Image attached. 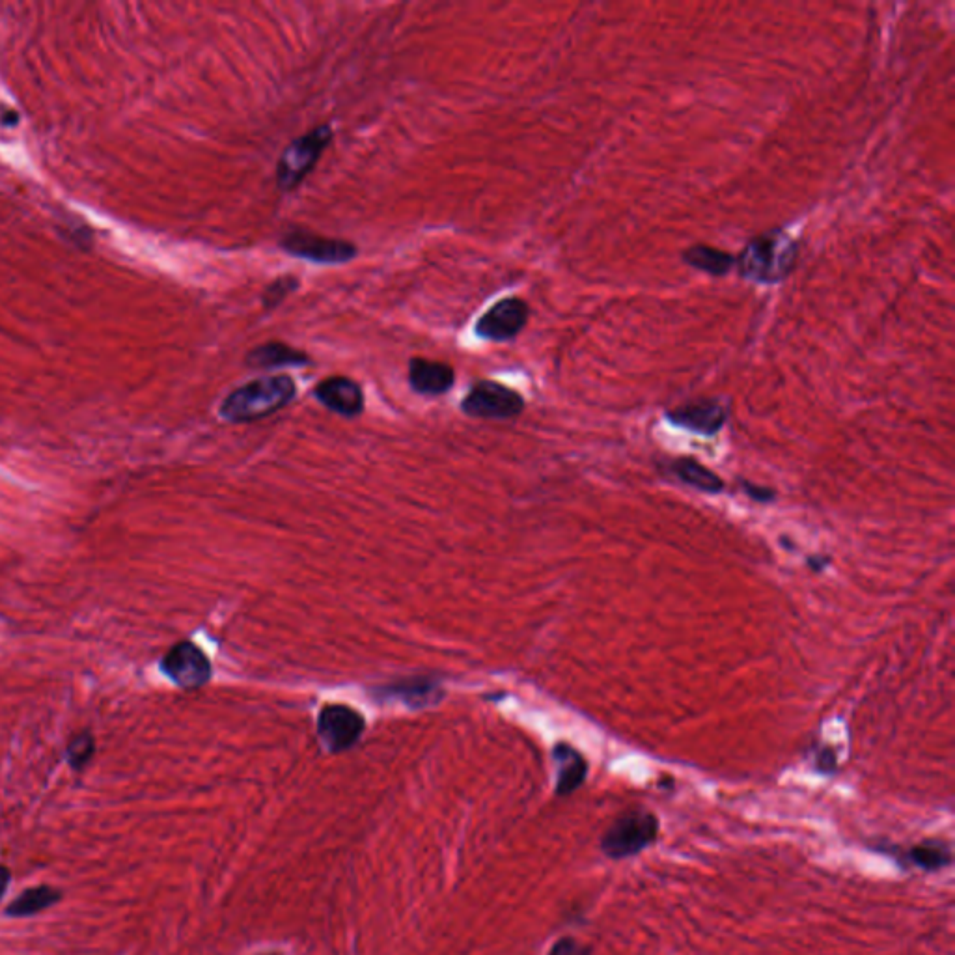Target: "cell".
Wrapping results in <instances>:
<instances>
[{"instance_id":"30bf717a","label":"cell","mask_w":955,"mask_h":955,"mask_svg":"<svg viewBox=\"0 0 955 955\" xmlns=\"http://www.w3.org/2000/svg\"><path fill=\"white\" fill-rule=\"evenodd\" d=\"M666 420L676 428L693 431L704 437H713L724 428L728 420V411L719 400L702 398V400L683 403L676 409L668 411Z\"/></svg>"},{"instance_id":"5b68a950","label":"cell","mask_w":955,"mask_h":955,"mask_svg":"<svg viewBox=\"0 0 955 955\" xmlns=\"http://www.w3.org/2000/svg\"><path fill=\"white\" fill-rule=\"evenodd\" d=\"M280 249L288 252L293 258H301L306 262L319 265H342L357 258V247L346 239L318 236L310 230L291 228L282 239Z\"/></svg>"},{"instance_id":"9c48e42d","label":"cell","mask_w":955,"mask_h":955,"mask_svg":"<svg viewBox=\"0 0 955 955\" xmlns=\"http://www.w3.org/2000/svg\"><path fill=\"white\" fill-rule=\"evenodd\" d=\"M364 728V717L353 707L331 704L319 711V739L331 752H344L353 747L359 741Z\"/></svg>"},{"instance_id":"52a82bcc","label":"cell","mask_w":955,"mask_h":955,"mask_svg":"<svg viewBox=\"0 0 955 955\" xmlns=\"http://www.w3.org/2000/svg\"><path fill=\"white\" fill-rule=\"evenodd\" d=\"M161 670L172 683L187 691L204 687L213 674L208 655L189 640H181L165 653Z\"/></svg>"},{"instance_id":"8fae6325","label":"cell","mask_w":955,"mask_h":955,"mask_svg":"<svg viewBox=\"0 0 955 955\" xmlns=\"http://www.w3.org/2000/svg\"><path fill=\"white\" fill-rule=\"evenodd\" d=\"M314 396L321 405L331 409L336 415L353 418L364 411V392L357 381L334 375L327 377L314 388Z\"/></svg>"},{"instance_id":"d6986e66","label":"cell","mask_w":955,"mask_h":955,"mask_svg":"<svg viewBox=\"0 0 955 955\" xmlns=\"http://www.w3.org/2000/svg\"><path fill=\"white\" fill-rule=\"evenodd\" d=\"M60 900V892L51 888V886H36V888H30V890H25L17 900L8 907V914L10 916H28V914H36L55 905L56 901Z\"/></svg>"},{"instance_id":"603a6c76","label":"cell","mask_w":955,"mask_h":955,"mask_svg":"<svg viewBox=\"0 0 955 955\" xmlns=\"http://www.w3.org/2000/svg\"><path fill=\"white\" fill-rule=\"evenodd\" d=\"M741 487H743V491H745L748 497L754 500V502L769 504V502H773V500L776 499L775 489H771V487H767V485L752 484V482H745V480H743Z\"/></svg>"},{"instance_id":"9a60e30c","label":"cell","mask_w":955,"mask_h":955,"mask_svg":"<svg viewBox=\"0 0 955 955\" xmlns=\"http://www.w3.org/2000/svg\"><path fill=\"white\" fill-rule=\"evenodd\" d=\"M668 471L678 478L681 484L693 487L706 495H719L724 491V480L717 472L711 471L704 463L691 456H681L668 463Z\"/></svg>"},{"instance_id":"44dd1931","label":"cell","mask_w":955,"mask_h":955,"mask_svg":"<svg viewBox=\"0 0 955 955\" xmlns=\"http://www.w3.org/2000/svg\"><path fill=\"white\" fill-rule=\"evenodd\" d=\"M301 286V280L293 275H284V277H278L267 284V288L263 290L262 293V305L265 310H275L277 306L282 305L291 293L299 290Z\"/></svg>"},{"instance_id":"cb8c5ba5","label":"cell","mask_w":955,"mask_h":955,"mask_svg":"<svg viewBox=\"0 0 955 955\" xmlns=\"http://www.w3.org/2000/svg\"><path fill=\"white\" fill-rule=\"evenodd\" d=\"M549 955H590V950L581 942L566 937V939H560L554 944Z\"/></svg>"},{"instance_id":"7c38bea8","label":"cell","mask_w":955,"mask_h":955,"mask_svg":"<svg viewBox=\"0 0 955 955\" xmlns=\"http://www.w3.org/2000/svg\"><path fill=\"white\" fill-rule=\"evenodd\" d=\"M456 383V372L450 364L439 360L415 357L409 362V385L416 394L441 396Z\"/></svg>"},{"instance_id":"d4e9b609","label":"cell","mask_w":955,"mask_h":955,"mask_svg":"<svg viewBox=\"0 0 955 955\" xmlns=\"http://www.w3.org/2000/svg\"><path fill=\"white\" fill-rule=\"evenodd\" d=\"M831 562V556H821V554H812V556L806 558L808 568L812 569L814 573H821L827 566H831Z\"/></svg>"},{"instance_id":"7a4b0ae2","label":"cell","mask_w":955,"mask_h":955,"mask_svg":"<svg viewBox=\"0 0 955 955\" xmlns=\"http://www.w3.org/2000/svg\"><path fill=\"white\" fill-rule=\"evenodd\" d=\"M797 256V241L782 230H773L748 241L735 263L741 277L758 284H776L793 271Z\"/></svg>"},{"instance_id":"484cf974","label":"cell","mask_w":955,"mask_h":955,"mask_svg":"<svg viewBox=\"0 0 955 955\" xmlns=\"http://www.w3.org/2000/svg\"><path fill=\"white\" fill-rule=\"evenodd\" d=\"M8 885H10V872L4 866H0V898L8 890Z\"/></svg>"},{"instance_id":"3957f363","label":"cell","mask_w":955,"mask_h":955,"mask_svg":"<svg viewBox=\"0 0 955 955\" xmlns=\"http://www.w3.org/2000/svg\"><path fill=\"white\" fill-rule=\"evenodd\" d=\"M334 133L331 124L318 125L312 131L291 140L277 163V185L282 193L295 191L306 176L316 168L319 157L325 148L333 142Z\"/></svg>"},{"instance_id":"ba28073f","label":"cell","mask_w":955,"mask_h":955,"mask_svg":"<svg viewBox=\"0 0 955 955\" xmlns=\"http://www.w3.org/2000/svg\"><path fill=\"white\" fill-rule=\"evenodd\" d=\"M530 318V308L519 297H506L485 310L476 325L474 333L487 342H508L521 333Z\"/></svg>"},{"instance_id":"2e32d148","label":"cell","mask_w":955,"mask_h":955,"mask_svg":"<svg viewBox=\"0 0 955 955\" xmlns=\"http://www.w3.org/2000/svg\"><path fill=\"white\" fill-rule=\"evenodd\" d=\"M905 862L913 864L914 868H920L924 872H939L952 866L954 862L952 845L939 838L924 840L905 851Z\"/></svg>"},{"instance_id":"277c9868","label":"cell","mask_w":955,"mask_h":955,"mask_svg":"<svg viewBox=\"0 0 955 955\" xmlns=\"http://www.w3.org/2000/svg\"><path fill=\"white\" fill-rule=\"evenodd\" d=\"M659 838V819L648 810H631L612 821L601 838V851L612 860L629 859Z\"/></svg>"},{"instance_id":"4fadbf2b","label":"cell","mask_w":955,"mask_h":955,"mask_svg":"<svg viewBox=\"0 0 955 955\" xmlns=\"http://www.w3.org/2000/svg\"><path fill=\"white\" fill-rule=\"evenodd\" d=\"M553 760L556 763V795L566 797L581 788L588 776V762L577 748L568 743H558L553 748Z\"/></svg>"},{"instance_id":"5bb4252c","label":"cell","mask_w":955,"mask_h":955,"mask_svg":"<svg viewBox=\"0 0 955 955\" xmlns=\"http://www.w3.org/2000/svg\"><path fill=\"white\" fill-rule=\"evenodd\" d=\"M245 364L254 370H275V368H290V366L303 368V366H310L312 359L303 351L286 346L282 342H267L249 351L245 357Z\"/></svg>"},{"instance_id":"ffe728a7","label":"cell","mask_w":955,"mask_h":955,"mask_svg":"<svg viewBox=\"0 0 955 955\" xmlns=\"http://www.w3.org/2000/svg\"><path fill=\"white\" fill-rule=\"evenodd\" d=\"M96 754V737L90 730H81L73 735L66 747V760L75 771H83Z\"/></svg>"},{"instance_id":"e0dca14e","label":"cell","mask_w":955,"mask_h":955,"mask_svg":"<svg viewBox=\"0 0 955 955\" xmlns=\"http://www.w3.org/2000/svg\"><path fill=\"white\" fill-rule=\"evenodd\" d=\"M683 260L694 269L704 271L711 277H724L735 265V258L730 252L707 247V245H694L691 249L685 250Z\"/></svg>"},{"instance_id":"7402d4cb","label":"cell","mask_w":955,"mask_h":955,"mask_svg":"<svg viewBox=\"0 0 955 955\" xmlns=\"http://www.w3.org/2000/svg\"><path fill=\"white\" fill-rule=\"evenodd\" d=\"M838 767V756L831 747L819 748L816 754V769L821 775H832Z\"/></svg>"},{"instance_id":"8992f818","label":"cell","mask_w":955,"mask_h":955,"mask_svg":"<svg viewBox=\"0 0 955 955\" xmlns=\"http://www.w3.org/2000/svg\"><path fill=\"white\" fill-rule=\"evenodd\" d=\"M525 409L523 396L497 381H478L461 402V411L471 418L510 420Z\"/></svg>"},{"instance_id":"ac0fdd59","label":"cell","mask_w":955,"mask_h":955,"mask_svg":"<svg viewBox=\"0 0 955 955\" xmlns=\"http://www.w3.org/2000/svg\"><path fill=\"white\" fill-rule=\"evenodd\" d=\"M385 693L392 698L402 700L403 704L411 707L430 706L435 704L441 698V689L437 683L430 679L426 681H405L402 685H392L390 689H385Z\"/></svg>"},{"instance_id":"6da1fadb","label":"cell","mask_w":955,"mask_h":955,"mask_svg":"<svg viewBox=\"0 0 955 955\" xmlns=\"http://www.w3.org/2000/svg\"><path fill=\"white\" fill-rule=\"evenodd\" d=\"M297 385L290 375H265L230 392L221 403L219 415L232 424H245L275 415L293 402Z\"/></svg>"}]
</instances>
